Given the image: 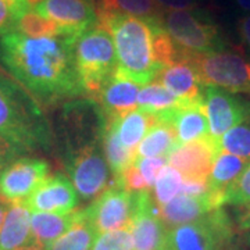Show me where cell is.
I'll list each match as a JSON object with an SVG mask.
<instances>
[{
    "mask_svg": "<svg viewBox=\"0 0 250 250\" xmlns=\"http://www.w3.org/2000/svg\"><path fill=\"white\" fill-rule=\"evenodd\" d=\"M10 6V9L13 11L14 17L17 20L21 14H24L27 10L32 9L34 4H36L39 0H4Z\"/></svg>",
    "mask_w": 250,
    "mask_h": 250,
    "instance_id": "cell-39",
    "label": "cell"
},
{
    "mask_svg": "<svg viewBox=\"0 0 250 250\" xmlns=\"http://www.w3.org/2000/svg\"><path fill=\"white\" fill-rule=\"evenodd\" d=\"M235 3L245 11H250V0H235Z\"/></svg>",
    "mask_w": 250,
    "mask_h": 250,
    "instance_id": "cell-43",
    "label": "cell"
},
{
    "mask_svg": "<svg viewBox=\"0 0 250 250\" xmlns=\"http://www.w3.org/2000/svg\"><path fill=\"white\" fill-rule=\"evenodd\" d=\"M221 152L220 142L213 136L196 142L179 145L168 154V163L172 168L181 172L185 181L207 184L213 164Z\"/></svg>",
    "mask_w": 250,
    "mask_h": 250,
    "instance_id": "cell-13",
    "label": "cell"
},
{
    "mask_svg": "<svg viewBox=\"0 0 250 250\" xmlns=\"http://www.w3.org/2000/svg\"><path fill=\"white\" fill-rule=\"evenodd\" d=\"M31 239V211L24 203H11L0 228V250H17Z\"/></svg>",
    "mask_w": 250,
    "mask_h": 250,
    "instance_id": "cell-20",
    "label": "cell"
},
{
    "mask_svg": "<svg viewBox=\"0 0 250 250\" xmlns=\"http://www.w3.org/2000/svg\"><path fill=\"white\" fill-rule=\"evenodd\" d=\"M92 250H134L131 228L100 233L93 243Z\"/></svg>",
    "mask_w": 250,
    "mask_h": 250,
    "instance_id": "cell-33",
    "label": "cell"
},
{
    "mask_svg": "<svg viewBox=\"0 0 250 250\" xmlns=\"http://www.w3.org/2000/svg\"><path fill=\"white\" fill-rule=\"evenodd\" d=\"M78 205V195L72 182L62 174H54L36 188L24 202V206L34 213L68 214Z\"/></svg>",
    "mask_w": 250,
    "mask_h": 250,
    "instance_id": "cell-15",
    "label": "cell"
},
{
    "mask_svg": "<svg viewBox=\"0 0 250 250\" xmlns=\"http://www.w3.org/2000/svg\"><path fill=\"white\" fill-rule=\"evenodd\" d=\"M160 83L178 99L181 106L205 104V85L197 75L196 68L189 62H179L166 67L159 74Z\"/></svg>",
    "mask_w": 250,
    "mask_h": 250,
    "instance_id": "cell-17",
    "label": "cell"
},
{
    "mask_svg": "<svg viewBox=\"0 0 250 250\" xmlns=\"http://www.w3.org/2000/svg\"><path fill=\"white\" fill-rule=\"evenodd\" d=\"M184 184V177L181 172L172 168L171 166L163 167L154 182V195L159 206L166 205L175 196L181 195V189Z\"/></svg>",
    "mask_w": 250,
    "mask_h": 250,
    "instance_id": "cell-31",
    "label": "cell"
},
{
    "mask_svg": "<svg viewBox=\"0 0 250 250\" xmlns=\"http://www.w3.org/2000/svg\"><path fill=\"white\" fill-rule=\"evenodd\" d=\"M159 123L170 125L177 135L179 145L192 143L210 136L205 104L178 106L156 117Z\"/></svg>",
    "mask_w": 250,
    "mask_h": 250,
    "instance_id": "cell-18",
    "label": "cell"
},
{
    "mask_svg": "<svg viewBox=\"0 0 250 250\" xmlns=\"http://www.w3.org/2000/svg\"><path fill=\"white\" fill-rule=\"evenodd\" d=\"M32 10L52 20L68 36L78 38L99 25L98 11L92 0H39Z\"/></svg>",
    "mask_w": 250,
    "mask_h": 250,
    "instance_id": "cell-12",
    "label": "cell"
},
{
    "mask_svg": "<svg viewBox=\"0 0 250 250\" xmlns=\"http://www.w3.org/2000/svg\"><path fill=\"white\" fill-rule=\"evenodd\" d=\"M238 34L241 36L242 43L250 52V14L238 21Z\"/></svg>",
    "mask_w": 250,
    "mask_h": 250,
    "instance_id": "cell-40",
    "label": "cell"
},
{
    "mask_svg": "<svg viewBox=\"0 0 250 250\" xmlns=\"http://www.w3.org/2000/svg\"><path fill=\"white\" fill-rule=\"evenodd\" d=\"M249 163L250 160L221 150L215 159L207 179V190L224 195L227 187L239 177V174L248 167Z\"/></svg>",
    "mask_w": 250,
    "mask_h": 250,
    "instance_id": "cell-25",
    "label": "cell"
},
{
    "mask_svg": "<svg viewBox=\"0 0 250 250\" xmlns=\"http://www.w3.org/2000/svg\"><path fill=\"white\" fill-rule=\"evenodd\" d=\"M136 207V195L124 188L111 187L95 199L83 210L85 217L95 227L98 233L131 228Z\"/></svg>",
    "mask_w": 250,
    "mask_h": 250,
    "instance_id": "cell-8",
    "label": "cell"
},
{
    "mask_svg": "<svg viewBox=\"0 0 250 250\" xmlns=\"http://www.w3.org/2000/svg\"><path fill=\"white\" fill-rule=\"evenodd\" d=\"M246 206L248 207L245 208V211L242 213L241 218H239V227L242 229H250V203Z\"/></svg>",
    "mask_w": 250,
    "mask_h": 250,
    "instance_id": "cell-41",
    "label": "cell"
},
{
    "mask_svg": "<svg viewBox=\"0 0 250 250\" xmlns=\"http://www.w3.org/2000/svg\"><path fill=\"white\" fill-rule=\"evenodd\" d=\"M218 142L223 152L250 160V118L225 132Z\"/></svg>",
    "mask_w": 250,
    "mask_h": 250,
    "instance_id": "cell-30",
    "label": "cell"
},
{
    "mask_svg": "<svg viewBox=\"0 0 250 250\" xmlns=\"http://www.w3.org/2000/svg\"><path fill=\"white\" fill-rule=\"evenodd\" d=\"M138 85L113 75L103 86L98 99L106 118H114L135 110L138 104Z\"/></svg>",
    "mask_w": 250,
    "mask_h": 250,
    "instance_id": "cell-19",
    "label": "cell"
},
{
    "mask_svg": "<svg viewBox=\"0 0 250 250\" xmlns=\"http://www.w3.org/2000/svg\"><path fill=\"white\" fill-rule=\"evenodd\" d=\"M14 27H16V17L13 11L4 0H0V36L13 32Z\"/></svg>",
    "mask_w": 250,
    "mask_h": 250,
    "instance_id": "cell-36",
    "label": "cell"
},
{
    "mask_svg": "<svg viewBox=\"0 0 250 250\" xmlns=\"http://www.w3.org/2000/svg\"><path fill=\"white\" fill-rule=\"evenodd\" d=\"M0 138L21 153L50 145V128L38 102L3 75H0Z\"/></svg>",
    "mask_w": 250,
    "mask_h": 250,
    "instance_id": "cell-3",
    "label": "cell"
},
{
    "mask_svg": "<svg viewBox=\"0 0 250 250\" xmlns=\"http://www.w3.org/2000/svg\"><path fill=\"white\" fill-rule=\"evenodd\" d=\"M203 99L210 136L215 139L250 118L249 100L238 98L228 90L205 85Z\"/></svg>",
    "mask_w": 250,
    "mask_h": 250,
    "instance_id": "cell-10",
    "label": "cell"
},
{
    "mask_svg": "<svg viewBox=\"0 0 250 250\" xmlns=\"http://www.w3.org/2000/svg\"><path fill=\"white\" fill-rule=\"evenodd\" d=\"M135 195L136 207L131 223L134 250H164L167 231L149 190L135 192Z\"/></svg>",
    "mask_w": 250,
    "mask_h": 250,
    "instance_id": "cell-14",
    "label": "cell"
},
{
    "mask_svg": "<svg viewBox=\"0 0 250 250\" xmlns=\"http://www.w3.org/2000/svg\"><path fill=\"white\" fill-rule=\"evenodd\" d=\"M98 235L95 227L83 214V210H78V217L71 228L49 243L46 250H92Z\"/></svg>",
    "mask_w": 250,
    "mask_h": 250,
    "instance_id": "cell-23",
    "label": "cell"
},
{
    "mask_svg": "<svg viewBox=\"0 0 250 250\" xmlns=\"http://www.w3.org/2000/svg\"><path fill=\"white\" fill-rule=\"evenodd\" d=\"M154 1L167 10H190L196 4V0H154Z\"/></svg>",
    "mask_w": 250,
    "mask_h": 250,
    "instance_id": "cell-38",
    "label": "cell"
},
{
    "mask_svg": "<svg viewBox=\"0 0 250 250\" xmlns=\"http://www.w3.org/2000/svg\"><path fill=\"white\" fill-rule=\"evenodd\" d=\"M74 60L83 93L98 98L117 70L116 49L107 29L99 24L81 34L74 43Z\"/></svg>",
    "mask_w": 250,
    "mask_h": 250,
    "instance_id": "cell-4",
    "label": "cell"
},
{
    "mask_svg": "<svg viewBox=\"0 0 250 250\" xmlns=\"http://www.w3.org/2000/svg\"><path fill=\"white\" fill-rule=\"evenodd\" d=\"M178 146V139L170 125L157 123L136 146L135 157H164Z\"/></svg>",
    "mask_w": 250,
    "mask_h": 250,
    "instance_id": "cell-26",
    "label": "cell"
},
{
    "mask_svg": "<svg viewBox=\"0 0 250 250\" xmlns=\"http://www.w3.org/2000/svg\"><path fill=\"white\" fill-rule=\"evenodd\" d=\"M78 217V211L74 210L68 214H53V213H34L31 215V232L32 236L41 243L47 246L54 239L62 236Z\"/></svg>",
    "mask_w": 250,
    "mask_h": 250,
    "instance_id": "cell-24",
    "label": "cell"
},
{
    "mask_svg": "<svg viewBox=\"0 0 250 250\" xmlns=\"http://www.w3.org/2000/svg\"><path fill=\"white\" fill-rule=\"evenodd\" d=\"M21 152L18 150L14 145H11L6 139H3V138H0V174L11 161L16 160V157Z\"/></svg>",
    "mask_w": 250,
    "mask_h": 250,
    "instance_id": "cell-37",
    "label": "cell"
},
{
    "mask_svg": "<svg viewBox=\"0 0 250 250\" xmlns=\"http://www.w3.org/2000/svg\"><path fill=\"white\" fill-rule=\"evenodd\" d=\"M250 203V163L239 177L224 190L223 205L246 206Z\"/></svg>",
    "mask_w": 250,
    "mask_h": 250,
    "instance_id": "cell-32",
    "label": "cell"
},
{
    "mask_svg": "<svg viewBox=\"0 0 250 250\" xmlns=\"http://www.w3.org/2000/svg\"><path fill=\"white\" fill-rule=\"evenodd\" d=\"M166 157H135L134 164L145 179L147 189L154 187L157 175L163 170V167H166Z\"/></svg>",
    "mask_w": 250,
    "mask_h": 250,
    "instance_id": "cell-34",
    "label": "cell"
},
{
    "mask_svg": "<svg viewBox=\"0 0 250 250\" xmlns=\"http://www.w3.org/2000/svg\"><path fill=\"white\" fill-rule=\"evenodd\" d=\"M75 36L29 38L9 32L0 39V60L21 86L45 104L83 93L74 60Z\"/></svg>",
    "mask_w": 250,
    "mask_h": 250,
    "instance_id": "cell-1",
    "label": "cell"
},
{
    "mask_svg": "<svg viewBox=\"0 0 250 250\" xmlns=\"http://www.w3.org/2000/svg\"><path fill=\"white\" fill-rule=\"evenodd\" d=\"M102 136H103V147L106 153L107 164L110 171L114 175V187H120V179L123 177L124 171L134 163L135 152L125 147L121 143L117 134L114 118H106L102 129Z\"/></svg>",
    "mask_w": 250,
    "mask_h": 250,
    "instance_id": "cell-21",
    "label": "cell"
},
{
    "mask_svg": "<svg viewBox=\"0 0 250 250\" xmlns=\"http://www.w3.org/2000/svg\"><path fill=\"white\" fill-rule=\"evenodd\" d=\"M120 187L129 190V192L147 190V185H146L145 179H143L141 172L136 168V166H135L134 163L124 171L123 177L120 179Z\"/></svg>",
    "mask_w": 250,
    "mask_h": 250,
    "instance_id": "cell-35",
    "label": "cell"
},
{
    "mask_svg": "<svg viewBox=\"0 0 250 250\" xmlns=\"http://www.w3.org/2000/svg\"><path fill=\"white\" fill-rule=\"evenodd\" d=\"M9 202H6L3 197H0V228L3 225V221H4V217L7 214V210H9Z\"/></svg>",
    "mask_w": 250,
    "mask_h": 250,
    "instance_id": "cell-42",
    "label": "cell"
},
{
    "mask_svg": "<svg viewBox=\"0 0 250 250\" xmlns=\"http://www.w3.org/2000/svg\"><path fill=\"white\" fill-rule=\"evenodd\" d=\"M49 177V164L41 159L22 157L11 161L0 174V197L11 203H24Z\"/></svg>",
    "mask_w": 250,
    "mask_h": 250,
    "instance_id": "cell-11",
    "label": "cell"
},
{
    "mask_svg": "<svg viewBox=\"0 0 250 250\" xmlns=\"http://www.w3.org/2000/svg\"><path fill=\"white\" fill-rule=\"evenodd\" d=\"M99 14H126L146 20H163L160 6L154 0H99Z\"/></svg>",
    "mask_w": 250,
    "mask_h": 250,
    "instance_id": "cell-27",
    "label": "cell"
},
{
    "mask_svg": "<svg viewBox=\"0 0 250 250\" xmlns=\"http://www.w3.org/2000/svg\"><path fill=\"white\" fill-rule=\"evenodd\" d=\"M221 206L223 193L207 190L200 195H178L168 203L159 206V217L164 224L177 227L200 220Z\"/></svg>",
    "mask_w": 250,
    "mask_h": 250,
    "instance_id": "cell-16",
    "label": "cell"
},
{
    "mask_svg": "<svg viewBox=\"0 0 250 250\" xmlns=\"http://www.w3.org/2000/svg\"><path fill=\"white\" fill-rule=\"evenodd\" d=\"M231 236L232 229L228 215L217 208L200 220L170 229L164 250H224Z\"/></svg>",
    "mask_w": 250,
    "mask_h": 250,
    "instance_id": "cell-6",
    "label": "cell"
},
{
    "mask_svg": "<svg viewBox=\"0 0 250 250\" xmlns=\"http://www.w3.org/2000/svg\"><path fill=\"white\" fill-rule=\"evenodd\" d=\"M67 168L77 193L85 200L96 199L107 187L110 167L96 143L80 146L70 156Z\"/></svg>",
    "mask_w": 250,
    "mask_h": 250,
    "instance_id": "cell-9",
    "label": "cell"
},
{
    "mask_svg": "<svg viewBox=\"0 0 250 250\" xmlns=\"http://www.w3.org/2000/svg\"><path fill=\"white\" fill-rule=\"evenodd\" d=\"M189 62L196 68L203 85L217 86L231 93H250V62L232 52L190 54Z\"/></svg>",
    "mask_w": 250,
    "mask_h": 250,
    "instance_id": "cell-7",
    "label": "cell"
},
{
    "mask_svg": "<svg viewBox=\"0 0 250 250\" xmlns=\"http://www.w3.org/2000/svg\"><path fill=\"white\" fill-rule=\"evenodd\" d=\"M14 31L29 38H54L65 35L56 22L41 16L32 9L27 10L16 20Z\"/></svg>",
    "mask_w": 250,
    "mask_h": 250,
    "instance_id": "cell-29",
    "label": "cell"
},
{
    "mask_svg": "<svg viewBox=\"0 0 250 250\" xmlns=\"http://www.w3.org/2000/svg\"><path fill=\"white\" fill-rule=\"evenodd\" d=\"M99 24L111 35L117 56L114 75L135 85H149L163 71L154 54V25L161 20L126 14H99Z\"/></svg>",
    "mask_w": 250,
    "mask_h": 250,
    "instance_id": "cell-2",
    "label": "cell"
},
{
    "mask_svg": "<svg viewBox=\"0 0 250 250\" xmlns=\"http://www.w3.org/2000/svg\"><path fill=\"white\" fill-rule=\"evenodd\" d=\"M163 25L181 52L203 54L224 50L220 29L205 14L192 10H170L163 17Z\"/></svg>",
    "mask_w": 250,
    "mask_h": 250,
    "instance_id": "cell-5",
    "label": "cell"
},
{
    "mask_svg": "<svg viewBox=\"0 0 250 250\" xmlns=\"http://www.w3.org/2000/svg\"><path fill=\"white\" fill-rule=\"evenodd\" d=\"M117 134L125 147L136 150L138 143H141L145 135L159 121L156 116L146 113L141 108H135L121 117H114Z\"/></svg>",
    "mask_w": 250,
    "mask_h": 250,
    "instance_id": "cell-22",
    "label": "cell"
},
{
    "mask_svg": "<svg viewBox=\"0 0 250 250\" xmlns=\"http://www.w3.org/2000/svg\"><path fill=\"white\" fill-rule=\"evenodd\" d=\"M138 106L143 111L159 117L166 111L181 106V103L170 90L166 89L159 82H154L139 90Z\"/></svg>",
    "mask_w": 250,
    "mask_h": 250,
    "instance_id": "cell-28",
    "label": "cell"
}]
</instances>
